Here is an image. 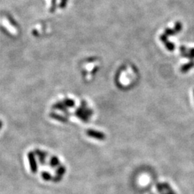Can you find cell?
<instances>
[{
	"label": "cell",
	"mask_w": 194,
	"mask_h": 194,
	"mask_svg": "<svg viewBox=\"0 0 194 194\" xmlns=\"http://www.w3.org/2000/svg\"><path fill=\"white\" fill-rule=\"evenodd\" d=\"M28 157L29 163H30V170H31V172L33 173H36L37 171V166L35 159V152L30 151V152H28Z\"/></svg>",
	"instance_id": "obj_1"
},
{
	"label": "cell",
	"mask_w": 194,
	"mask_h": 194,
	"mask_svg": "<svg viewBox=\"0 0 194 194\" xmlns=\"http://www.w3.org/2000/svg\"><path fill=\"white\" fill-rule=\"evenodd\" d=\"M86 134L89 136V137L91 138L98 139V140H104L106 139V135L103 132H101L96 131L94 130H88L86 131Z\"/></svg>",
	"instance_id": "obj_2"
},
{
	"label": "cell",
	"mask_w": 194,
	"mask_h": 194,
	"mask_svg": "<svg viewBox=\"0 0 194 194\" xmlns=\"http://www.w3.org/2000/svg\"><path fill=\"white\" fill-rule=\"evenodd\" d=\"M35 155L37 156V157L39 158V162L41 165H44L45 163V158L47 157V153L43 152V151L40 150H35Z\"/></svg>",
	"instance_id": "obj_3"
},
{
	"label": "cell",
	"mask_w": 194,
	"mask_h": 194,
	"mask_svg": "<svg viewBox=\"0 0 194 194\" xmlns=\"http://www.w3.org/2000/svg\"><path fill=\"white\" fill-rule=\"evenodd\" d=\"M60 166V161H59L58 157L56 156H53L50 160V166L51 168H56Z\"/></svg>",
	"instance_id": "obj_4"
},
{
	"label": "cell",
	"mask_w": 194,
	"mask_h": 194,
	"mask_svg": "<svg viewBox=\"0 0 194 194\" xmlns=\"http://www.w3.org/2000/svg\"><path fill=\"white\" fill-rule=\"evenodd\" d=\"M163 188H164L165 192H166L167 194H176V193L173 190L172 188H171V186H170V184L168 183L164 182V183H163Z\"/></svg>",
	"instance_id": "obj_5"
},
{
	"label": "cell",
	"mask_w": 194,
	"mask_h": 194,
	"mask_svg": "<svg viewBox=\"0 0 194 194\" xmlns=\"http://www.w3.org/2000/svg\"><path fill=\"white\" fill-rule=\"evenodd\" d=\"M66 168H65V166H59L55 171V175H58V176H60L61 177V178H63V175L66 173Z\"/></svg>",
	"instance_id": "obj_6"
},
{
	"label": "cell",
	"mask_w": 194,
	"mask_h": 194,
	"mask_svg": "<svg viewBox=\"0 0 194 194\" xmlns=\"http://www.w3.org/2000/svg\"><path fill=\"white\" fill-rule=\"evenodd\" d=\"M41 176H42V179H43L44 180H45V181H49V180H53V177H52V175H51L49 173L45 172V171L42 173Z\"/></svg>",
	"instance_id": "obj_7"
},
{
	"label": "cell",
	"mask_w": 194,
	"mask_h": 194,
	"mask_svg": "<svg viewBox=\"0 0 194 194\" xmlns=\"http://www.w3.org/2000/svg\"><path fill=\"white\" fill-rule=\"evenodd\" d=\"M51 116L52 118H53V119H56V120L60 121V122H66V121H67V119H66L65 117H63V116H60V115L52 113V114H51Z\"/></svg>",
	"instance_id": "obj_8"
},
{
	"label": "cell",
	"mask_w": 194,
	"mask_h": 194,
	"mask_svg": "<svg viewBox=\"0 0 194 194\" xmlns=\"http://www.w3.org/2000/svg\"><path fill=\"white\" fill-rule=\"evenodd\" d=\"M156 188H157V192H158L159 194H163L165 193V190L164 188H163V183H158L157 185H156Z\"/></svg>",
	"instance_id": "obj_9"
},
{
	"label": "cell",
	"mask_w": 194,
	"mask_h": 194,
	"mask_svg": "<svg viewBox=\"0 0 194 194\" xmlns=\"http://www.w3.org/2000/svg\"><path fill=\"white\" fill-rule=\"evenodd\" d=\"M66 1H67V0H63V2H61V7H65V5H66Z\"/></svg>",
	"instance_id": "obj_10"
},
{
	"label": "cell",
	"mask_w": 194,
	"mask_h": 194,
	"mask_svg": "<svg viewBox=\"0 0 194 194\" xmlns=\"http://www.w3.org/2000/svg\"><path fill=\"white\" fill-rule=\"evenodd\" d=\"M1 127H2V122H1V121H0V130H1Z\"/></svg>",
	"instance_id": "obj_11"
},
{
	"label": "cell",
	"mask_w": 194,
	"mask_h": 194,
	"mask_svg": "<svg viewBox=\"0 0 194 194\" xmlns=\"http://www.w3.org/2000/svg\"></svg>",
	"instance_id": "obj_12"
}]
</instances>
